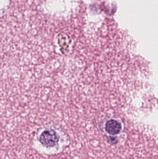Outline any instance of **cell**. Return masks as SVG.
Returning a JSON list of instances; mask_svg holds the SVG:
<instances>
[{
  "label": "cell",
  "mask_w": 158,
  "mask_h": 159,
  "mask_svg": "<svg viewBox=\"0 0 158 159\" xmlns=\"http://www.w3.org/2000/svg\"><path fill=\"white\" fill-rule=\"evenodd\" d=\"M105 129L109 134L114 135L118 134L121 131V124L117 120H111L106 123Z\"/></svg>",
  "instance_id": "cell-2"
},
{
  "label": "cell",
  "mask_w": 158,
  "mask_h": 159,
  "mask_svg": "<svg viewBox=\"0 0 158 159\" xmlns=\"http://www.w3.org/2000/svg\"><path fill=\"white\" fill-rule=\"evenodd\" d=\"M38 140L44 147L51 148L58 145L59 137L57 133L54 130L46 129L41 134Z\"/></svg>",
  "instance_id": "cell-1"
}]
</instances>
